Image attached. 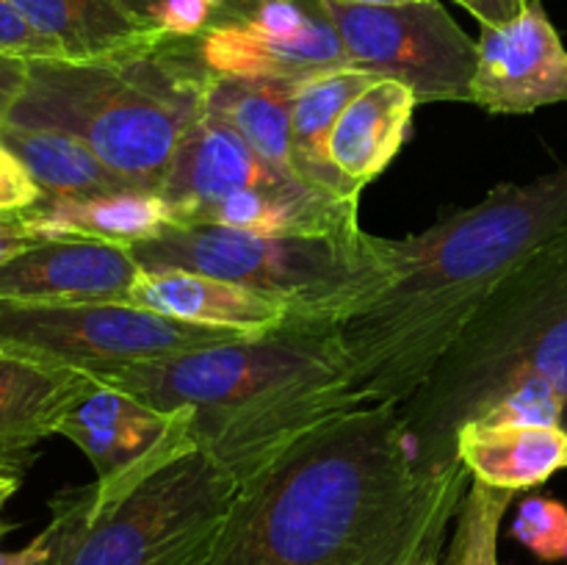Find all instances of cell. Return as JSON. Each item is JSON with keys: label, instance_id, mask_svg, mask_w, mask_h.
Here are the masks:
<instances>
[{"label": "cell", "instance_id": "4fadbf2b", "mask_svg": "<svg viewBox=\"0 0 567 565\" xmlns=\"http://www.w3.org/2000/svg\"><path fill=\"white\" fill-rule=\"evenodd\" d=\"M142 275L131 247L89 238H42L0 266V299L22 305L127 302Z\"/></svg>", "mask_w": 567, "mask_h": 565}, {"label": "cell", "instance_id": "7a4b0ae2", "mask_svg": "<svg viewBox=\"0 0 567 565\" xmlns=\"http://www.w3.org/2000/svg\"><path fill=\"white\" fill-rule=\"evenodd\" d=\"M565 225L567 164L391 238V280L330 325L360 408L408 402L498 282Z\"/></svg>", "mask_w": 567, "mask_h": 565}, {"label": "cell", "instance_id": "52a82bcc", "mask_svg": "<svg viewBox=\"0 0 567 565\" xmlns=\"http://www.w3.org/2000/svg\"><path fill=\"white\" fill-rule=\"evenodd\" d=\"M142 269H186L221 277L291 308L293 319H341L393 275L391 238L365 233H271L225 225H166L133 247Z\"/></svg>", "mask_w": 567, "mask_h": 565}, {"label": "cell", "instance_id": "9c48e42d", "mask_svg": "<svg viewBox=\"0 0 567 565\" xmlns=\"http://www.w3.org/2000/svg\"><path fill=\"white\" fill-rule=\"evenodd\" d=\"M349 66L399 81L421 103H471L476 42L437 0L349 6L324 0Z\"/></svg>", "mask_w": 567, "mask_h": 565}, {"label": "cell", "instance_id": "2e32d148", "mask_svg": "<svg viewBox=\"0 0 567 565\" xmlns=\"http://www.w3.org/2000/svg\"><path fill=\"white\" fill-rule=\"evenodd\" d=\"M92 386L83 371L0 352V465L25 469Z\"/></svg>", "mask_w": 567, "mask_h": 565}, {"label": "cell", "instance_id": "5b68a950", "mask_svg": "<svg viewBox=\"0 0 567 565\" xmlns=\"http://www.w3.org/2000/svg\"><path fill=\"white\" fill-rule=\"evenodd\" d=\"M208 81L188 39L158 37L92 61L31 59L6 122L75 136L133 188L161 194Z\"/></svg>", "mask_w": 567, "mask_h": 565}, {"label": "cell", "instance_id": "1f68e13d", "mask_svg": "<svg viewBox=\"0 0 567 565\" xmlns=\"http://www.w3.org/2000/svg\"><path fill=\"white\" fill-rule=\"evenodd\" d=\"M457 3H463L482 22V28H498L520 17V11L532 0H457Z\"/></svg>", "mask_w": 567, "mask_h": 565}, {"label": "cell", "instance_id": "5bb4252c", "mask_svg": "<svg viewBox=\"0 0 567 565\" xmlns=\"http://www.w3.org/2000/svg\"><path fill=\"white\" fill-rule=\"evenodd\" d=\"M299 181L271 170L219 114L205 105L177 147L161 197L169 203L172 222H181L203 205L219 203L247 188H269Z\"/></svg>", "mask_w": 567, "mask_h": 565}, {"label": "cell", "instance_id": "f546056e", "mask_svg": "<svg viewBox=\"0 0 567 565\" xmlns=\"http://www.w3.org/2000/svg\"><path fill=\"white\" fill-rule=\"evenodd\" d=\"M37 242H42V236H39L37 227L28 222L25 210H22V214L0 216V266H6L11 258H17L22 249L33 247Z\"/></svg>", "mask_w": 567, "mask_h": 565}, {"label": "cell", "instance_id": "8d00e7d4", "mask_svg": "<svg viewBox=\"0 0 567 565\" xmlns=\"http://www.w3.org/2000/svg\"><path fill=\"white\" fill-rule=\"evenodd\" d=\"M6 469H14V465H0V471H6ZM22 471H25V469H22Z\"/></svg>", "mask_w": 567, "mask_h": 565}, {"label": "cell", "instance_id": "cb8c5ba5", "mask_svg": "<svg viewBox=\"0 0 567 565\" xmlns=\"http://www.w3.org/2000/svg\"><path fill=\"white\" fill-rule=\"evenodd\" d=\"M0 142L25 164L44 197H100V194L138 192L116 175L94 150L48 127L0 125Z\"/></svg>", "mask_w": 567, "mask_h": 565}, {"label": "cell", "instance_id": "4dcf8cb0", "mask_svg": "<svg viewBox=\"0 0 567 565\" xmlns=\"http://www.w3.org/2000/svg\"><path fill=\"white\" fill-rule=\"evenodd\" d=\"M28 83V59L17 55H0V125H6L11 109L20 100Z\"/></svg>", "mask_w": 567, "mask_h": 565}, {"label": "cell", "instance_id": "f1b7e54d", "mask_svg": "<svg viewBox=\"0 0 567 565\" xmlns=\"http://www.w3.org/2000/svg\"><path fill=\"white\" fill-rule=\"evenodd\" d=\"M44 192L20 158L0 142V216L22 214L42 203Z\"/></svg>", "mask_w": 567, "mask_h": 565}, {"label": "cell", "instance_id": "8fae6325", "mask_svg": "<svg viewBox=\"0 0 567 565\" xmlns=\"http://www.w3.org/2000/svg\"><path fill=\"white\" fill-rule=\"evenodd\" d=\"M55 435L72 441L86 454L97 485L133 482L197 446L192 410L161 413L97 380L64 415Z\"/></svg>", "mask_w": 567, "mask_h": 565}, {"label": "cell", "instance_id": "d590c367", "mask_svg": "<svg viewBox=\"0 0 567 565\" xmlns=\"http://www.w3.org/2000/svg\"><path fill=\"white\" fill-rule=\"evenodd\" d=\"M50 526V524H48ZM50 532H53V530H50ZM37 565H55V559H53V543H50V552L48 554H44V557L42 559H39V563Z\"/></svg>", "mask_w": 567, "mask_h": 565}, {"label": "cell", "instance_id": "7402d4cb", "mask_svg": "<svg viewBox=\"0 0 567 565\" xmlns=\"http://www.w3.org/2000/svg\"><path fill=\"white\" fill-rule=\"evenodd\" d=\"M70 61H92L158 39L120 0H9Z\"/></svg>", "mask_w": 567, "mask_h": 565}, {"label": "cell", "instance_id": "ac0fdd59", "mask_svg": "<svg viewBox=\"0 0 567 565\" xmlns=\"http://www.w3.org/2000/svg\"><path fill=\"white\" fill-rule=\"evenodd\" d=\"M419 100L404 83L374 78L332 125L327 150L343 181L363 192L388 170L408 138Z\"/></svg>", "mask_w": 567, "mask_h": 565}, {"label": "cell", "instance_id": "d6a6232c", "mask_svg": "<svg viewBox=\"0 0 567 565\" xmlns=\"http://www.w3.org/2000/svg\"><path fill=\"white\" fill-rule=\"evenodd\" d=\"M50 543H53V532H50V526H44V532H39L25 548L0 552V565H37L50 552Z\"/></svg>", "mask_w": 567, "mask_h": 565}, {"label": "cell", "instance_id": "9a60e30c", "mask_svg": "<svg viewBox=\"0 0 567 565\" xmlns=\"http://www.w3.org/2000/svg\"><path fill=\"white\" fill-rule=\"evenodd\" d=\"M127 305L219 330L269 336L293 321L291 308L221 277L186 269H142Z\"/></svg>", "mask_w": 567, "mask_h": 565}, {"label": "cell", "instance_id": "e0dca14e", "mask_svg": "<svg viewBox=\"0 0 567 565\" xmlns=\"http://www.w3.org/2000/svg\"><path fill=\"white\" fill-rule=\"evenodd\" d=\"M172 225H225L236 230L271 233V236L360 230L358 199L338 197L305 181L236 192L219 203L192 210Z\"/></svg>", "mask_w": 567, "mask_h": 565}, {"label": "cell", "instance_id": "484cf974", "mask_svg": "<svg viewBox=\"0 0 567 565\" xmlns=\"http://www.w3.org/2000/svg\"><path fill=\"white\" fill-rule=\"evenodd\" d=\"M515 541L546 563H567V507L551 496L520 502L513 521Z\"/></svg>", "mask_w": 567, "mask_h": 565}, {"label": "cell", "instance_id": "8992f818", "mask_svg": "<svg viewBox=\"0 0 567 565\" xmlns=\"http://www.w3.org/2000/svg\"><path fill=\"white\" fill-rule=\"evenodd\" d=\"M241 480L205 446L50 502L55 565H208Z\"/></svg>", "mask_w": 567, "mask_h": 565}, {"label": "cell", "instance_id": "603a6c76", "mask_svg": "<svg viewBox=\"0 0 567 565\" xmlns=\"http://www.w3.org/2000/svg\"><path fill=\"white\" fill-rule=\"evenodd\" d=\"M299 81H233L210 78L205 105L219 114L271 170L297 177L291 142L293 94Z\"/></svg>", "mask_w": 567, "mask_h": 565}, {"label": "cell", "instance_id": "ffe728a7", "mask_svg": "<svg viewBox=\"0 0 567 565\" xmlns=\"http://www.w3.org/2000/svg\"><path fill=\"white\" fill-rule=\"evenodd\" d=\"M25 216L42 238H89L131 249L172 225L169 203L153 192L42 197Z\"/></svg>", "mask_w": 567, "mask_h": 565}, {"label": "cell", "instance_id": "d6986e66", "mask_svg": "<svg viewBox=\"0 0 567 565\" xmlns=\"http://www.w3.org/2000/svg\"><path fill=\"white\" fill-rule=\"evenodd\" d=\"M454 452L471 480L518 493L567 469V430L557 424L468 421L460 427Z\"/></svg>", "mask_w": 567, "mask_h": 565}, {"label": "cell", "instance_id": "4316f807", "mask_svg": "<svg viewBox=\"0 0 567 565\" xmlns=\"http://www.w3.org/2000/svg\"><path fill=\"white\" fill-rule=\"evenodd\" d=\"M150 33L194 39L205 31L221 0H120Z\"/></svg>", "mask_w": 567, "mask_h": 565}, {"label": "cell", "instance_id": "e575fe53", "mask_svg": "<svg viewBox=\"0 0 567 565\" xmlns=\"http://www.w3.org/2000/svg\"><path fill=\"white\" fill-rule=\"evenodd\" d=\"M338 3H349V6H402V3H419V0H338Z\"/></svg>", "mask_w": 567, "mask_h": 565}, {"label": "cell", "instance_id": "ba28073f", "mask_svg": "<svg viewBox=\"0 0 567 565\" xmlns=\"http://www.w3.org/2000/svg\"><path fill=\"white\" fill-rule=\"evenodd\" d=\"M255 338L188 325L127 302L22 305L0 299V352L66 366L89 377Z\"/></svg>", "mask_w": 567, "mask_h": 565}, {"label": "cell", "instance_id": "277c9868", "mask_svg": "<svg viewBox=\"0 0 567 565\" xmlns=\"http://www.w3.org/2000/svg\"><path fill=\"white\" fill-rule=\"evenodd\" d=\"M524 382L563 399L567 430V225L498 282L424 386L399 404L419 469L435 474L454 463L460 427Z\"/></svg>", "mask_w": 567, "mask_h": 565}, {"label": "cell", "instance_id": "7c38bea8", "mask_svg": "<svg viewBox=\"0 0 567 565\" xmlns=\"http://www.w3.org/2000/svg\"><path fill=\"white\" fill-rule=\"evenodd\" d=\"M471 103L491 114H532L567 103V48L540 0L507 25L482 28Z\"/></svg>", "mask_w": 567, "mask_h": 565}, {"label": "cell", "instance_id": "44dd1931", "mask_svg": "<svg viewBox=\"0 0 567 565\" xmlns=\"http://www.w3.org/2000/svg\"><path fill=\"white\" fill-rule=\"evenodd\" d=\"M374 81V75L354 66L319 72L313 78L299 81L293 94L291 114V142H293V166H297L299 181L310 183L316 188L338 194V197L360 199V192L349 186L341 172L332 166L327 138L332 125L347 109L349 100Z\"/></svg>", "mask_w": 567, "mask_h": 565}, {"label": "cell", "instance_id": "83f0119b", "mask_svg": "<svg viewBox=\"0 0 567 565\" xmlns=\"http://www.w3.org/2000/svg\"><path fill=\"white\" fill-rule=\"evenodd\" d=\"M0 55L17 59H64L61 50L50 39H44L37 28L25 22V17L9 3L0 0Z\"/></svg>", "mask_w": 567, "mask_h": 565}, {"label": "cell", "instance_id": "30bf717a", "mask_svg": "<svg viewBox=\"0 0 567 565\" xmlns=\"http://www.w3.org/2000/svg\"><path fill=\"white\" fill-rule=\"evenodd\" d=\"M188 42L208 78L305 81L349 66L324 0H221Z\"/></svg>", "mask_w": 567, "mask_h": 565}, {"label": "cell", "instance_id": "3957f363", "mask_svg": "<svg viewBox=\"0 0 567 565\" xmlns=\"http://www.w3.org/2000/svg\"><path fill=\"white\" fill-rule=\"evenodd\" d=\"M94 380L161 413L192 410L199 446L241 482L310 427L360 408L324 321L293 319L269 336L122 366Z\"/></svg>", "mask_w": 567, "mask_h": 565}, {"label": "cell", "instance_id": "836d02e7", "mask_svg": "<svg viewBox=\"0 0 567 565\" xmlns=\"http://www.w3.org/2000/svg\"><path fill=\"white\" fill-rule=\"evenodd\" d=\"M20 485H22V469L0 471V537L9 532V524L3 521V507L9 504V499L20 491Z\"/></svg>", "mask_w": 567, "mask_h": 565}, {"label": "cell", "instance_id": "6da1fadb", "mask_svg": "<svg viewBox=\"0 0 567 565\" xmlns=\"http://www.w3.org/2000/svg\"><path fill=\"white\" fill-rule=\"evenodd\" d=\"M471 474H426L399 404L330 415L241 482L208 565H437Z\"/></svg>", "mask_w": 567, "mask_h": 565}, {"label": "cell", "instance_id": "d4e9b609", "mask_svg": "<svg viewBox=\"0 0 567 565\" xmlns=\"http://www.w3.org/2000/svg\"><path fill=\"white\" fill-rule=\"evenodd\" d=\"M513 496V491L471 480L454 518L446 565H498V530Z\"/></svg>", "mask_w": 567, "mask_h": 565}]
</instances>
